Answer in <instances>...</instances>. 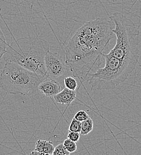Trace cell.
Listing matches in <instances>:
<instances>
[{"label":"cell","mask_w":141,"mask_h":155,"mask_svg":"<svg viewBox=\"0 0 141 155\" xmlns=\"http://www.w3.org/2000/svg\"><path fill=\"white\" fill-rule=\"evenodd\" d=\"M112 21L99 18L79 28L65 48V63L81 82L100 68L103 54L112 38Z\"/></svg>","instance_id":"6da1fadb"},{"label":"cell","mask_w":141,"mask_h":155,"mask_svg":"<svg viewBox=\"0 0 141 155\" xmlns=\"http://www.w3.org/2000/svg\"><path fill=\"white\" fill-rule=\"evenodd\" d=\"M48 50L49 44L43 39L20 38L8 44L3 58L6 62L16 63L41 77L46 78L44 58Z\"/></svg>","instance_id":"7a4b0ae2"},{"label":"cell","mask_w":141,"mask_h":155,"mask_svg":"<svg viewBox=\"0 0 141 155\" xmlns=\"http://www.w3.org/2000/svg\"><path fill=\"white\" fill-rule=\"evenodd\" d=\"M115 25L112 33L117 37L115 47L109 53L125 61L138 63L139 27L132 20L119 12L109 17Z\"/></svg>","instance_id":"3957f363"},{"label":"cell","mask_w":141,"mask_h":155,"mask_svg":"<svg viewBox=\"0 0 141 155\" xmlns=\"http://www.w3.org/2000/svg\"><path fill=\"white\" fill-rule=\"evenodd\" d=\"M103 56L104 58V66L90 74L85 81L90 85L91 90L115 88L127 80L138 64L122 61L109 53H103Z\"/></svg>","instance_id":"277c9868"},{"label":"cell","mask_w":141,"mask_h":155,"mask_svg":"<svg viewBox=\"0 0 141 155\" xmlns=\"http://www.w3.org/2000/svg\"><path fill=\"white\" fill-rule=\"evenodd\" d=\"M45 78L16 63L6 62L0 74V87L9 94L32 95Z\"/></svg>","instance_id":"5b68a950"},{"label":"cell","mask_w":141,"mask_h":155,"mask_svg":"<svg viewBox=\"0 0 141 155\" xmlns=\"http://www.w3.org/2000/svg\"><path fill=\"white\" fill-rule=\"evenodd\" d=\"M44 65L46 78L57 80L64 75L70 69L62 57L58 53L49 50L44 58Z\"/></svg>","instance_id":"8992f818"},{"label":"cell","mask_w":141,"mask_h":155,"mask_svg":"<svg viewBox=\"0 0 141 155\" xmlns=\"http://www.w3.org/2000/svg\"><path fill=\"white\" fill-rule=\"evenodd\" d=\"M38 90L46 97H53L61 91V85L57 80L46 78L38 87Z\"/></svg>","instance_id":"52a82bcc"},{"label":"cell","mask_w":141,"mask_h":155,"mask_svg":"<svg viewBox=\"0 0 141 155\" xmlns=\"http://www.w3.org/2000/svg\"><path fill=\"white\" fill-rule=\"evenodd\" d=\"M76 90H71L65 87L53 98L57 103L69 106L76 98Z\"/></svg>","instance_id":"ba28073f"},{"label":"cell","mask_w":141,"mask_h":155,"mask_svg":"<svg viewBox=\"0 0 141 155\" xmlns=\"http://www.w3.org/2000/svg\"><path fill=\"white\" fill-rule=\"evenodd\" d=\"M53 143L49 141L39 140L36 143L35 150L39 155H52L54 150Z\"/></svg>","instance_id":"9c48e42d"},{"label":"cell","mask_w":141,"mask_h":155,"mask_svg":"<svg viewBox=\"0 0 141 155\" xmlns=\"http://www.w3.org/2000/svg\"><path fill=\"white\" fill-rule=\"evenodd\" d=\"M94 128V122L91 117L81 122V130L80 134L82 136H86L90 133Z\"/></svg>","instance_id":"30bf717a"},{"label":"cell","mask_w":141,"mask_h":155,"mask_svg":"<svg viewBox=\"0 0 141 155\" xmlns=\"http://www.w3.org/2000/svg\"><path fill=\"white\" fill-rule=\"evenodd\" d=\"M64 83L65 87L71 90H76L78 85L77 81L75 79V78L72 77L65 78L64 80Z\"/></svg>","instance_id":"8fae6325"},{"label":"cell","mask_w":141,"mask_h":155,"mask_svg":"<svg viewBox=\"0 0 141 155\" xmlns=\"http://www.w3.org/2000/svg\"><path fill=\"white\" fill-rule=\"evenodd\" d=\"M8 44L6 42V39L1 29L0 28V61L3 58V56L5 54Z\"/></svg>","instance_id":"7c38bea8"},{"label":"cell","mask_w":141,"mask_h":155,"mask_svg":"<svg viewBox=\"0 0 141 155\" xmlns=\"http://www.w3.org/2000/svg\"><path fill=\"white\" fill-rule=\"evenodd\" d=\"M62 144L64 146L66 150L70 153L76 152L77 150V144L76 142L69 139L68 138L64 141Z\"/></svg>","instance_id":"4fadbf2b"},{"label":"cell","mask_w":141,"mask_h":155,"mask_svg":"<svg viewBox=\"0 0 141 155\" xmlns=\"http://www.w3.org/2000/svg\"><path fill=\"white\" fill-rule=\"evenodd\" d=\"M81 130V122L75 118H73L69 127V131H75L80 133Z\"/></svg>","instance_id":"5bb4252c"},{"label":"cell","mask_w":141,"mask_h":155,"mask_svg":"<svg viewBox=\"0 0 141 155\" xmlns=\"http://www.w3.org/2000/svg\"><path fill=\"white\" fill-rule=\"evenodd\" d=\"M70 154L66 149L65 148L63 144H60L57 145L55 148L53 152V155H69Z\"/></svg>","instance_id":"9a60e30c"},{"label":"cell","mask_w":141,"mask_h":155,"mask_svg":"<svg viewBox=\"0 0 141 155\" xmlns=\"http://www.w3.org/2000/svg\"><path fill=\"white\" fill-rule=\"evenodd\" d=\"M89 117L88 114L84 111V110H79L76 112L75 115L74 116V118L77 119L79 121L82 122L83 120L86 119Z\"/></svg>","instance_id":"2e32d148"},{"label":"cell","mask_w":141,"mask_h":155,"mask_svg":"<svg viewBox=\"0 0 141 155\" xmlns=\"http://www.w3.org/2000/svg\"><path fill=\"white\" fill-rule=\"evenodd\" d=\"M81 137V134L79 132L69 131L67 135V138L75 142H78Z\"/></svg>","instance_id":"e0dca14e"}]
</instances>
